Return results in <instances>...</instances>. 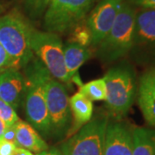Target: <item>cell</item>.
<instances>
[{
    "mask_svg": "<svg viewBox=\"0 0 155 155\" xmlns=\"http://www.w3.org/2000/svg\"><path fill=\"white\" fill-rule=\"evenodd\" d=\"M25 67L26 90L22 104L26 117L28 123L37 132L47 135L51 133L45 91V78L48 71L35 58Z\"/></svg>",
    "mask_w": 155,
    "mask_h": 155,
    "instance_id": "6da1fadb",
    "label": "cell"
},
{
    "mask_svg": "<svg viewBox=\"0 0 155 155\" xmlns=\"http://www.w3.org/2000/svg\"><path fill=\"white\" fill-rule=\"evenodd\" d=\"M106 107L110 116L120 120L127 116L137 96L135 73L129 65L112 67L104 75Z\"/></svg>",
    "mask_w": 155,
    "mask_h": 155,
    "instance_id": "7a4b0ae2",
    "label": "cell"
},
{
    "mask_svg": "<svg viewBox=\"0 0 155 155\" xmlns=\"http://www.w3.org/2000/svg\"><path fill=\"white\" fill-rule=\"evenodd\" d=\"M31 25L17 11L0 17V44L11 57L12 67H25L35 58L29 43Z\"/></svg>",
    "mask_w": 155,
    "mask_h": 155,
    "instance_id": "3957f363",
    "label": "cell"
},
{
    "mask_svg": "<svg viewBox=\"0 0 155 155\" xmlns=\"http://www.w3.org/2000/svg\"><path fill=\"white\" fill-rule=\"evenodd\" d=\"M136 12L123 2L109 34L100 43V56L106 61H114L133 49Z\"/></svg>",
    "mask_w": 155,
    "mask_h": 155,
    "instance_id": "277c9868",
    "label": "cell"
},
{
    "mask_svg": "<svg viewBox=\"0 0 155 155\" xmlns=\"http://www.w3.org/2000/svg\"><path fill=\"white\" fill-rule=\"evenodd\" d=\"M29 43L34 55H36L50 74L63 84L71 82L64 61V45L57 34L35 29L29 32Z\"/></svg>",
    "mask_w": 155,
    "mask_h": 155,
    "instance_id": "5b68a950",
    "label": "cell"
},
{
    "mask_svg": "<svg viewBox=\"0 0 155 155\" xmlns=\"http://www.w3.org/2000/svg\"><path fill=\"white\" fill-rule=\"evenodd\" d=\"M95 0H50L44 13L45 29L54 34L65 33L82 22Z\"/></svg>",
    "mask_w": 155,
    "mask_h": 155,
    "instance_id": "8992f818",
    "label": "cell"
},
{
    "mask_svg": "<svg viewBox=\"0 0 155 155\" xmlns=\"http://www.w3.org/2000/svg\"><path fill=\"white\" fill-rule=\"evenodd\" d=\"M107 116H97L84 125L61 146L63 155H104Z\"/></svg>",
    "mask_w": 155,
    "mask_h": 155,
    "instance_id": "52a82bcc",
    "label": "cell"
},
{
    "mask_svg": "<svg viewBox=\"0 0 155 155\" xmlns=\"http://www.w3.org/2000/svg\"><path fill=\"white\" fill-rule=\"evenodd\" d=\"M45 91L51 132L56 134L64 133L71 122L70 97L67 89L64 84L48 72L45 78Z\"/></svg>",
    "mask_w": 155,
    "mask_h": 155,
    "instance_id": "ba28073f",
    "label": "cell"
},
{
    "mask_svg": "<svg viewBox=\"0 0 155 155\" xmlns=\"http://www.w3.org/2000/svg\"><path fill=\"white\" fill-rule=\"evenodd\" d=\"M123 2V0H101L91 11L85 22L91 33V43L99 45L107 36Z\"/></svg>",
    "mask_w": 155,
    "mask_h": 155,
    "instance_id": "9c48e42d",
    "label": "cell"
},
{
    "mask_svg": "<svg viewBox=\"0 0 155 155\" xmlns=\"http://www.w3.org/2000/svg\"><path fill=\"white\" fill-rule=\"evenodd\" d=\"M133 128L125 122H108L104 140V155H133Z\"/></svg>",
    "mask_w": 155,
    "mask_h": 155,
    "instance_id": "30bf717a",
    "label": "cell"
},
{
    "mask_svg": "<svg viewBox=\"0 0 155 155\" xmlns=\"http://www.w3.org/2000/svg\"><path fill=\"white\" fill-rule=\"evenodd\" d=\"M26 90V80L19 69L7 67L0 72V98L15 110L22 104Z\"/></svg>",
    "mask_w": 155,
    "mask_h": 155,
    "instance_id": "8fae6325",
    "label": "cell"
},
{
    "mask_svg": "<svg viewBox=\"0 0 155 155\" xmlns=\"http://www.w3.org/2000/svg\"><path fill=\"white\" fill-rule=\"evenodd\" d=\"M134 48L155 54V10L143 9L136 13Z\"/></svg>",
    "mask_w": 155,
    "mask_h": 155,
    "instance_id": "7c38bea8",
    "label": "cell"
},
{
    "mask_svg": "<svg viewBox=\"0 0 155 155\" xmlns=\"http://www.w3.org/2000/svg\"><path fill=\"white\" fill-rule=\"evenodd\" d=\"M136 97L145 121L155 128V68L147 70L140 76Z\"/></svg>",
    "mask_w": 155,
    "mask_h": 155,
    "instance_id": "4fadbf2b",
    "label": "cell"
},
{
    "mask_svg": "<svg viewBox=\"0 0 155 155\" xmlns=\"http://www.w3.org/2000/svg\"><path fill=\"white\" fill-rule=\"evenodd\" d=\"M71 114L73 116V125L68 131V136L78 131L84 125L92 119L93 103L82 93L78 91L69 99Z\"/></svg>",
    "mask_w": 155,
    "mask_h": 155,
    "instance_id": "5bb4252c",
    "label": "cell"
},
{
    "mask_svg": "<svg viewBox=\"0 0 155 155\" xmlns=\"http://www.w3.org/2000/svg\"><path fill=\"white\" fill-rule=\"evenodd\" d=\"M16 127V146L32 153H40L48 149V146L29 123L19 120Z\"/></svg>",
    "mask_w": 155,
    "mask_h": 155,
    "instance_id": "9a60e30c",
    "label": "cell"
},
{
    "mask_svg": "<svg viewBox=\"0 0 155 155\" xmlns=\"http://www.w3.org/2000/svg\"><path fill=\"white\" fill-rule=\"evenodd\" d=\"M63 50L67 75L72 82L79 68L90 58L91 54L85 46H82L76 42H68L64 45Z\"/></svg>",
    "mask_w": 155,
    "mask_h": 155,
    "instance_id": "2e32d148",
    "label": "cell"
},
{
    "mask_svg": "<svg viewBox=\"0 0 155 155\" xmlns=\"http://www.w3.org/2000/svg\"><path fill=\"white\" fill-rule=\"evenodd\" d=\"M133 155H155V129L133 128Z\"/></svg>",
    "mask_w": 155,
    "mask_h": 155,
    "instance_id": "e0dca14e",
    "label": "cell"
},
{
    "mask_svg": "<svg viewBox=\"0 0 155 155\" xmlns=\"http://www.w3.org/2000/svg\"><path fill=\"white\" fill-rule=\"evenodd\" d=\"M80 93L85 96L91 101H105L106 84L104 78L91 80L88 83L80 85Z\"/></svg>",
    "mask_w": 155,
    "mask_h": 155,
    "instance_id": "ac0fdd59",
    "label": "cell"
},
{
    "mask_svg": "<svg viewBox=\"0 0 155 155\" xmlns=\"http://www.w3.org/2000/svg\"><path fill=\"white\" fill-rule=\"evenodd\" d=\"M50 0H24V7L28 14L33 18L44 15Z\"/></svg>",
    "mask_w": 155,
    "mask_h": 155,
    "instance_id": "d6986e66",
    "label": "cell"
},
{
    "mask_svg": "<svg viewBox=\"0 0 155 155\" xmlns=\"http://www.w3.org/2000/svg\"><path fill=\"white\" fill-rule=\"evenodd\" d=\"M0 119L5 123L6 126L15 125L20 120L17 111L2 98H0Z\"/></svg>",
    "mask_w": 155,
    "mask_h": 155,
    "instance_id": "ffe728a7",
    "label": "cell"
},
{
    "mask_svg": "<svg viewBox=\"0 0 155 155\" xmlns=\"http://www.w3.org/2000/svg\"><path fill=\"white\" fill-rule=\"evenodd\" d=\"M81 22H79L72 28L74 29L73 35L75 39V41H72V42H76L82 46H85L86 44L91 42V33L86 26V23L82 24Z\"/></svg>",
    "mask_w": 155,
    "mask_h": 155,
    "instance_id": "44dd1931",
    "label": "cell"
},
{
    "mask_svg": "<svg viewBox=\"0 0 155 155\" xmlns=\"http://www.w3.org/2000/svg\"><path fill=\"white\" fill-rule=\"evenodd\" d=\"M17 146L4 139L0 140V155H12Z\"/></svg>",
    "mask_w": 155,
    "mask_h": 155,
    "instance_id": "7402d4cb",
    "label": "cell"
},
{
    "mask_svg": "<svg viewBox=\"0 0 155 155\" xmlns=\"http://www.w3.org/2000/svg\"><path fill=\"white\" fill-rule=\"evenodd\" d=\"M7 67H12V61L3 46L0 44V69Z\"/></svg>",
    "mask_w": 155,
    "mask_h": 155,
    "instance_id": "603a6c76",
    "label": "cell"
},
{
    "mask_svg": "<svg viewBox=\"0 0 155 155\" xmlns=\"http://www.w3.org/2000/svg\"><path fill=\"white\" fill-rule=\"evenodd\" d=\"M15 125L6 126L5 133L3 135V139L16 145V127H15Z\"/></svg>",
    "mask_w": 155,
    "mask_h": 155,
    "instance_id": "cb8c5ba5",
    "label": "cell"
},
{
    "mask_svg": "<svg viewBox=\"0 0 155 155\" xmlns=\"http://www.w3.org/2000/svg\"><path fill=\"white\" fill-rule=\"evenodd\" d=\"M135 5L140 6L142 9L155 10V0H129Z\"/></svg>",
    "mask_w": 155,
    "mask_h": 155,
    "instance_id": "d4e9b609",
    "label": "cell"
},
{
    "mask_svg": "<svg viewBox=\"0 0 155 155\" xmlns=\"http://www.w3.org/2000/svg\"><path fill=\"white\" fill-rule=\"evenodd\" d=\"M12 155H35L30 151H28L27 149H24L22 147H16V149L14 151L13 154Z\"/></svg>",
    "mask_w": 155,
    "mask_h": 155,
    "instance_id": "484cf974",
    "label": "cell"
},
{
    "mask_svg": "<svg viewBox=\"0 0 155 155\" xmlns=\"http://www.w3.org/2000/svg\"><path fill=\"white\" fill-rule=\"evenodd\" d=\"M36 155H63L62 153L59 150L53 148V149H48L46 151H43L40 153H37Z\"/></svg>",
    "mask_w": 155,
    "mask_h": 155,
    "instance_id": "4316f807",
    "label": "cell"
},
{
    "mask_svg": "<svg viewBox=\"0 0 155 155\" xmlns=\"http://www.w3.org/2000/svg\"><path fill=\"white\" fill-rule=\"evenodd\" d=\"M5 128H6L5 123L0 119V140H1V139H3V135H4V133H5Z\"/></svg>",
    "mask_w": 155,
    "mask_h": 155,
    "instance_id": "83f0119b",
    "label": "cell"
}]
</instances>
